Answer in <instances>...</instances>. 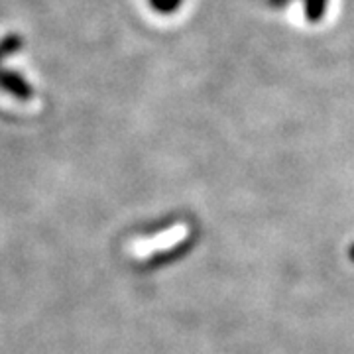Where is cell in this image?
Wrapping results in <instances>:
<instances>
[{
  "mask_svg": "<svg viewBox=\"0 0 354 354\" xmlns=\"http://www.w3.org/2000/svg\"><path fill=\"white\" fill-rule=\"evenodd\" d=\"M0 88L8 95H12L18 101H28L34 97V88L26 81L24 77L16 71L0 67Z\"/></svg>",
  "mask_w": 354,
  "mask_h": 354,
  "instance_id": "cell-1",
  "label": "cell"
},
{
  "mask_svg": "<svg viewBox=\"0 0 354 354\" xmlns=\"http://www.w3.org/2000/svg\"><path fill=\"white\" fill-rule=\"evenodd\" d=\"M22 46H24L22 36H18V34H8V36H4V38L0 39V64H2L6 57L18 53V51L22 50Z\"/></svg>",
  "mask_w": 354,
  "mask_h": 354,
  "instance_id": "cell-2",
  "label": "cell"
},
{
  "mask_svg": "<svg viewBox=\"0 0 354 354\" xmlns=\"http://www.w3.org/2000/svg\"><path fill=\"white\" fill-rule=\"evenodd\" d=\"M327 8V0H305V12L311 22H319L325 14Z\"/></svg>",
  "mask_w": 354,
  "mask_h": 354,
  "instance_id": "cell-3",
  "label": "cell"
},
{
  "mask_svg": "<svg viewBox=\"0 0 354 354\" xmlns=\"http://www.w3.org/2000/svg\"><path fill=\"white\" fill-rule=\"evenodd\" d=\"M181 2L183 0H150V6L158 14H164L165 16V14L176 12L177 8L181 6Z\"/></svg>",
  "mask_w": 354,
  "mask_h": 354,
  "instance_id": "cell-4",
  "label": "cell"
}]
</instances>
